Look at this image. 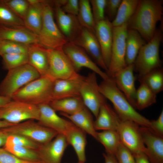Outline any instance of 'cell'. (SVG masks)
<instances>
[{"mask_svg":"<svg viewBox=\"0 0 163 163\" xmlns=\"http://www.w3.org/2000/svg\"><path fill=\"white\" fill-rule=\"evenodd\" d=\"M163 11L161 0H139L134 14L127 23L128 29L137 31L147 42L153 36Z\"/></svg>","mask_w":163,"mask_h":163,"instance_id":"1","label":"cell"},{"mask_svg":"<svg viewBox=\"0 0 163 163\" xmlns=\"http://www.w3.org/2000/svg\"><path fill=\"white\" fill-rule=\"evenodd\" d=\"M99 88L103 96L111 102L121 120L132 121L141 126L149 127L150 120L136 111L111 78L103 80Z\"/></svg>","mask_w":163,"mask_h":163,"instance_id":"2","label":"cell"},{"mask_svg":"<svg viewBox=\"0 0 163 163\" xmlns=\"http://www.w3.org/2000/svg\"><path fill=\"white\" fill-rule=\"evenodd\" d=\"M162 38L161 28L156 29L152 38L139 50L134 63V71L138 73V78L161 67L159 52Z\"/></svg>","mask_w":163,"mask_h":163,"instance_id":"3","label":"cell"},{"mask_svg":"<svg viewBox=\"0 0 163 163\" xmlns=\"http://www.w3.org/2000/svg\"><path fill=\"white\" fill-rule=\"evenodd\" d=\"M53 80L40 76L21 88L11 97L14 100L38 106L52 101Z\"/></svg>","mask_w":163,"mask_h":163,"instance_id":"4","label":"cell"},{"mask_svg":"<svg viewBox=\"0 0 163 163\" xmlns=\"http://www.w3.org/2000/svg\"><path fill=\"white\" fill-rule=\"evenodd\" d=\"M42 27L38 36L39 43L47 49H62L69 42L55 23L50 1L43 0Z\"/></svg>","mask_w":163,"mask_h":163,"instance_id":"5","label":"cell"},{"mask_svg":"<svg viewBox=\"0 0 163 163\" xmlns=\"http://www.w3.org/2000/svg\"><path fill=\"white\" fill-rule=\"evenodd\" d=\"M40 77L37 71L28 63L9 70L0 84V95L11 98L21 88Z\"/></svg>","mask_w":163,"mask_h":163,"instance_id":"6","label":"cell"},{"mask_svg":"<svg viewBox=\"0 0 163 163\" xmlns=\"http://www.w3.org/2000/svg\"><path fill=\"white\" fill-rule=\"evenodd\" d=\"M2 129L9 135L23 136L40 145L49 142L59 134L55 130L43 126L33 120Z\"/></svg>","mask_w":163,"mask_h":163,"instance_id":"7","label":"cell"},{"mask_svg":"<svg viewBox=\"0 0 163 163\" xmlns=\"http://www.w3.org/2000/svg\"><path fill=\"white\" fill-rule=\"evenodd\" d=\"M127 23L113 27V41L110 60L106 73L112 78L119 71L126 67V42L128 30Z\"/></svg>","mask_w":163,"mask_h":163,"instance_id":"8","label":"cell"},{"mask_svg":"<svg viewBox=\"0 0 163 163\" xmlns=\"http://www.w3.org/2000/svg\"><path fill=\"white\" fill-rule=\"evenodd\" d=\"M39 118L37 106L12 100L0 107V120L13 124L30 120L38 121Z\"/></svg>","mask_w":163,"mask_h":163,"instance_id":"9","label":"cell"},{"mask_svg":"<svg viewBox=\"0 0 163 163\" xmlns=\"http://www.w3.org/2000/svg\"><path fill=\"white\" fill-rule=\"evenodd\" d=\"M97 74L92 72L85 77L80 90L81 96L85 106L96 118L106 98L99 90Z\"/></svg>","mask_w":163,"mask_h":163,"instance_id":"10","label":"cell"},{"mask_svg":"<svg viewBox=\"0 0 163 163\" xmlns=\"http://www.w3.org/2000/svg\"><path fill=\"white\" fill-rule=\"evenodd\" d=\"M49 68L47 76L53 81L70 78L78 73L62 49H47Z\"/></svg>","mask_w":163,"mask_h":163,"instance_id":"11","label":"cell"},{"mask_svg":"<svg viewBox=\"0 0 163 163\" xmlns=\"http://www.w3.org/2000/svg\"><path fill=\"white\" fill-rule=\"evenodd\" d=\"M139 127L133 122L123 120L120 119L116 130L120 142L133 155L140 152L145 153L146 150L142 139Z\"/></svg>","mask_w":163,"mask_h":163,"instance_id":"12","label":"cell"},{"mask_svg":"<svg viewBox=\"0 0 163 163\" xmlns=\"http://www.w3.org/2000/svg\"><path fill=\"white\" fill-rule=\"evenodd\" d=\"M62 49L77 72L82 68L85 67L98 75L103 80L110 78L106 73L103 72L91 59L82 47L72 42H68L64 45Z\"/></svg>","mask_w":163,"mask_h":163,"instance_id":"13","label":"cell"},{"mask_svg":"<svg viewBox=\"0 0 163 163\" xmlns=\"http://www.w3.org/2000/svg\"><path fill=\"white\" fill-rule=\"evenodd\" d=\"M37 106L39 110L38 122L41 125L55 130L59 134L64 135L75 126L69 120L58 115L49 104H42Z\"/></svg>","mask_w":163,"mask_h":163,"instance_id":"14","label":"cell"},{"mask_svg":"<svg viewBox=\"0 0 163 163\" xmlns=\"http://www.w3.org/2000/svg\"><path fill=\"white\" fill-rule=\"evenodd\" d=\"M72 43L83 49L100 67L106 72L107 67L104 61L98 42L95 34L82 27L78 36Z\"/></svg>","mask_w":163,"mask_h":163,"instance_id":"15","label":"cell"},{"mask_svg":"<svg viewBox=\"0 0 163 163\" xmlns=\"http://www.w3.org/2000/svg\"><path fill=\"white\" fill-rule=\"evenodd\" d=\"M85 77L78 73L64 79L54 81L52 93V101L68 97L80 96V90Z\"/></svg>","mask_w":163,"mask_h":163,"instance_id":"16","label":"cell"},{"mask_svg":"<svg viewBox=\"0 0 163 163\" xmlns=\"http://www.w3.org/2000/svg\"><path fill=\"white\" fill-rule=\"evenodd\" d=\"M68 145L65 135L59 134L49 142L40 145L37 152L43 163H61Z\"/></svg>","mask_w":163,"mask_h":163,"instance_id":"17","label":"cell"},{"mask_svg":"<svg viewBox=\"0 0 163 163\" xmlns=\"http://www.w3.org/2000/svg\"><path fill=\"white\" fill-rule=\"evenodd\" d=\"M134 69V64L127 65L116 73L111 78L128 101L136 108V89Z\"/></svg>","mask_w":163,"mask_h":163,"instance_id":"18","label":"cell"},{"mask_svg":"<svg viewBox=\"0 0 163 163\" xmlns=\"http://www.w3.org/2000/svg\"><path fill=\"white\" fill-rule=\"evenodd\" d=\"M143 142L146 148L145 154L150 163H163V138L155 135L146 127H139Z\"/></svg>","mask_w":163,"mask_h":163,"instance_id":"19","label":"cell"},{"mask_svg":"<svg viewBox=\"0 0 163 163\" xmlns=\"http://www.w3.org/2000/svg\"><path fill=\"white\" fill-rule=\"evenodd\" d=\"M113 29L111 22L107 18L96 24L95 28L94 34L100 46L103 59L107 69L110 60L113 41Z\"/></svg>","mask_w":163,"mask_h":163,"instance_id":"20","label":"cell"},{"mask_svg":"<svg viewBox=\"0 0 163 163\" xmlns=\"http://www.w3.org/2000/svg\"><path fill=\"white\" fill-rule=\"evenodd\" d=\"M55 6L56 17L58 28L69 42H73L82 27L77 16L66 13L59 5H55Z\"/></svg>","mask_w":163,"mask_h":163,"instance_id":"21","label":"cell"},{"mask_svg":"<svg viewBox=\"0 0 163 163\" xmlns=\"http://www.w3.org/2000/svg\"><path fill=\"white\" fill-rule=\"evenodd\" d=\"M0 40L27 45L39 43L38 36L23 26H0Z\"/></svg>","mask_w":163,"mask_h":163,"instance_id":"22","label":"cell"},{"mask_svg":"<svg viewBox=\"0 0 163 163\" xmlns=\"http://www.w3.org/2000/svg\"><path fill=\"white\" fill-rule=\"evenodd\" d=\"M28 63L35 69L40 76H47L49 63L47 48L39 43L28 45Z\"/></svg>","mask_w":163,"mask_h":163,"instance_id":"23","label":"cell"},{"mask_svg":"<svg viewBox=\"0 0 163 163\" xmlns=\"http://www.w3.org/2000/svg\"><path fill=\"white\" fill-rule=\"evenodd\" d=\"M43 0H28L29 6L23 20L25 27L38 35L41 29Z\"/></svg>","mask_w":163,"mask_h":163,"instance_id":"24","label":"cell"},{"mask_svg":"<svg viewBox=\"0 0 163 163\" xmlns=\"http://www.w3.org/2000/svg\"><path fill=\"white\" fill-rule=\"evenodd\" d=\"M94 122L96 130H116L119 118L114 110L106 102L101 106Z\"/></svg>","mask_w":163,"mask_h":163,"instance_id":"25","label":"cell"},{"mask_svg":"<svg viewBox=\"0 0 163 163\" xmlns=\"http://www.w3.org/2000/svg\"><path fill=\"white\" fill-rule=\"evenodd\" d=\"M60 114L68 119L77 127L96 140L97 132L94 127V121L91 113L86 107L72 115H69L62 113Z\"/></svg>","mask_w":163,"mask_h":163,"instance_id":"26","label":"cell"},{"mask_svg":"<svg viewBox=\"0 0 163 163\" xmlns=\"http://www.w3.org/2000/svg\"><path fill=\"white\" fill-rule=\"evenodd\" d=\"M147 42L136 30L128 29L126 42V65L133 64L142 47Z\"/></svg>","mask_w":163,"mask_h":163,"instance_id":"27","label":"cell"},{"mask_svg":"<svg viewBox=\"0 0 163 163\" xmlns=\"http://www.w3.org/2000/svg\"><path fill=\"white\" fill-rule=\"evenodd\" d=\"M69 145L73 148L78 162L85 163L87 144L86 133L76 126L71 129L65 135Z\"/></svg>","mask_w":163,"mask_h":163,"instance_id":"28","label":"cell"},{"mask_svg":"<svg viewBox=\"0 0 163 163\" xmlns=\"http://www.w3.org/2000/svg\"><path fill=\"white\" fill-rule=\"evenodd\" d=\"M49 104L56 112L69 115L74 114L85 107L80 96L53 100Z\"/></svg>","mask_w":163,"mask_h":163,"instance_id":"29","label":"cell"},{"mask_svg":"<svg viewBox=\"0 0 163 163\" xmlns=\"http://www.w3.org/2000/svg\"><path fill=\"white\" fill-rule=\"evenodd\" d=\"M139 0H122L116 17L111 22L113 27L127 23L136 9Z\"/></svg>","mask_w":163,"mask_h":163,"instance_id":"30","label":"cell"},{"mask_svg":"<svg viewBox=\"0 0 163 163\" xmlns=\"http://www.w3.org/2000/svg\"><path fill=\"white\" fill-rule=\"evenodd\" d=\"M136 90V108L141 110L146 108L157 101L156 94L153 92L142 81Z\"/></svg>","mask_w":163,"mask_h":163,"instance_id":"31","label":"cell"},{"mask_svg":"<svg viewBox=\"0 0 163 163\" xmlns=\"http://www.w3.org/2000/svg\"><path fill=\"white\" fill-rule=\"evenodd\" d=\"M96 140L104 146L106 153L114 155L120 142L117 132L114 130L97 132Z\"/></svg>","mask_w":163,"mask_h":163,"instance_id":"32","label":"cell"},{"mask_svg":"<svg viewBox=\"0 0 163 163\" xmlns=\"http://www.w3.org/2000/svg\"><path fill=\"white\" fill-rule=\"evenodd\" d=\"M77 16L82 27L94 33L95 24L89 0H79V10Z\"/></svg>","mask_w":163,"mask_h":163,"instance_id":"33","label":"cell"},{"mask_svg":"<svg viewBox=\"0 0 163 163\" xmlns=\"http://www.w3.org/2000/svg\"><path fill=\"white\" fill-rule=\"evenodd\" d=\"M138 79L139 81L144 82L156 94L163 90V69L161 67L151 71Z\"/></svg>","mask_w":163,"mask_h":163,"instance_id":"34","label":"cell"},{"mask_svg":"<svg viewBox=\"0 0 163 163\" xmlns=\"http://www.w3.org/2000/svg\"><path fill=\"white\" fill-rule=\"evenodd\" d=\"M3 148L21 159L32 162H42L36 151L7 143H5Z\"/></svg>","mask_w":163,"mask_h":163,"instance_id":"35","label":"cell"},{"mask_svg":"<svg viewBox=\"0 0 163 163\" xmlns=\"http://www.w3.org/2000/svg\"><path fill=\"white\" fill-rule=\"evenodd\" d=\"M0 26H24L23 21L14 14L1 0H0Z\"/></svg>","mask_w":163,"mask_h":163,"instance_id":"36","label":"cell"},{"mask_svg":"<svg viewBox=\"0 0 163 163\" xmlns=\"http://www.w3.org/2000/svg\"><path fill=\"white\" fill-rule=\"evenodd\" d=\"M2 58L3 68L8 71L28 63L27 53H14L5 54Z\"/></svg>","mask_w":163,"mask_h":163,"instance_id":"37","label":"cell"},{"mask_svg":"<svg viewBox=\"0 0 163 163\" xmlns=\"http://www.w3.org/2000/svg\"><path fill=\"white\" fill-rule=\"evenodd\" d=\"M28 45L11 41L1 40L0 56L5 54L27 53Z\"/></svg>","mask_w":163,"mask_h":163,"instance_id":"38","label":"cell"},{"mask_svg":"<svg viewBox=\"0 0 163 163\" xmlns=\"http://www.w3.org/2000/svg\"><path fill=\"white\" fill-rule=\"evenodd\" d=\"M17 16L23 21L28 9L27 0H1Z\"/></svg>","mask_w":163,"mask_h":163,"instance_id":"39","label":"cell"},{"mask_svg":"<svg viewBox=\"0 0 163 163\" xmlns=\"http://www.w3.org/2000/svg\"><path fill=\"white\" fill-rule=\"evenodd\" d=\"M5 143L17 145L37 151L40 145L23 136L9 135Z\"/></svg>","mask_w":163,"mask_h":163,"instance_id":"40","label":"cell"},{"mask_svg":"<svg viewBox=\"0 0 163 163\" xmlns=\"http://www.w3.org/2000/svg\"><path fill=\"white\" fill-rule=\"evenodd\" d=\"M89 1L96 25L106 18L105 9L107 0H91Z\"/></svg>","mask_w":163,"mask_h":163,"instance_id":"41","label":"cell"},{"mask_svg":"<svg viewBox=\"0 0 163 163\" xmlns=\"http://www.w3.org/2000/svg\"><path fill=\"white\" fill-rule=\"evenodd\" d=\"M115 156L118 163H135L134 158L132 152L121 142Z\"/></svg>","mask_w":163,"mask_h":163,"instance_id":"42","label":"cell"},{"mask_svg":"<svg viewBox=\"0 0 163 163\" xmlns=\"http://www.w3.org/2000/svg\"><path fill=\"white\" fill-rule=\"evenodd\" d=\"M0 163H43L32 162L21 159L4 149L0 148Z\"/></svg>","mask_w":163,"mask_h":163,"instance_id":"43","label":"cell"},{"mask_svg":"<svg viewBox=\"0 0 163 163\" xmlns=\"http://www.w3.org/2000/svg\"><path fill=\"white\" fill-rule=\"evenodd\" d=\"M122 0H107L105 9L107 18L111 22L115 18Z\"/></svg>","mask_w":163,"mask_h":163,"instance_id":"44","label":"cell"},{"mask_svg":"<svg viewBox=\"0 0 163 163\" xmlns=\"http://www.w3.org/2000/svg\"><path fill=\"white\" fill-rule=\"evenodd\" d=\"M148 128L153 133L163 138V110L157 120H150L149 126Z\"/></svg>","mask_w":163,"mask_h":163,"instance_id":"45","label":"cell"},{"mask_svg":"<svg viewBox=\"0 0 163 163\" xmlns=\"http://www.w3.org/2000/svg\"><path fill=\"white\" fill-rule=\"evenodd\" d=\"M61 7L66 13L77 16L79 10V0H66Z\"/></svg>","mask_w":163,"mask_h":163,"instance_id":"46","label":"cell"},{"mask_svg":"<svg viewBox=\"0 0 163 163\" xmlns=\"http://www.w3.org/2000/svg\"><path fill=\"white\" fill-rule=\"evenodd\" d=\"M135 163H150L145 153L140 152L133 155Z\"/></svg>","mask_w":163,"mask_h":163,"instance_id":"47","label":"cell"},{"mask_svg":"<svg viewBox=\"0 0 163 163\" xmlns=\"http://www.w3.org/2000/svg\"><path fill=\"white\" fill-rule=\"evenodd\" d=\"M103 155L105 163H118L114 155L106 153H104Z\"/></svg>","mask_w":163,"mask_h":163,"instance_id":"48","label":"cell"},{"mask_svg":"<svg viewBox=\"0 0 163 163\" xmlns=\"http://www.w3.org/2000/svg\"><path fill=\"white\" fill-rule=\"evenodd\" d=\"M9 135L2 129H0V147L4 145Z\"/></svg>","mask_w":163,"mask_h":163,"instance_id":"49","label":"cell"},{"mask_svg":"<svg viewBox=\"0 0 163 163\" xmlns=\"http://www.w3.org/2000/svg\"><path fill=\"white\" fill-rule=\"evenodd\" d=\"M12 100L11 98L0 95V107L9 103Z\"/></svg>","mask_w":163,"mask_h":163,"instance_id":"50","label":"cell"},{"mask_svg":"<svg viewBox=\"0 0 163 163\" xmlns=\"http://www.w3.org/2000/svg\"><path fill=\"white\" fill-rule=\"evenodd\" d=\"M14 124L4 120H0V129L5 128Z\"/></svg>","mask_w":163,"mask_h":163,"instance_id":"51","label":"cell"},{"mask_svg":"<svg viewBox=\"0 0 163 163\" xmlns=\"http://www.w3.org/2000/svg\"><path fill=\"white\" fill-rule=\"evenodd\" d=\"M77 163H83V162H78Z\"/></svg>","mask_w":163,"mask_h":163,"instance_id":"52","label":"cell"},{"mask_svg":"<svg viewBox=\"0 0 163 163\" xmlns=\"http://www.w3.org/2000/svg\"><path fill=\"white\" fill-rule=\"evenodd\" d=\"M1 40H0V41Z\"/></svg>","mask_w":163,"mask_h":163,"instance_id":"53","label":"cell"}]
</instances>
